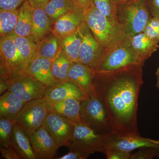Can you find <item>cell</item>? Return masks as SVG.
Segmentation results:
<instances>
[{"mask_svg":"<svg viewBox=\"0 0 159 159\" xmlns=\"http://www.w3.org/2000/svg\"><path fill=\"white\" fill-rule=\"evenodd\" d=\"M18 16L14 34L18 36L29 38L31 35L34 8L28 0L24 2L18 8Z\"/></svg>","mask_w":159,"mask_h":159,"instance_id":"603a6c76","label":"cell"},{"mask_svg":"<svg viewBox=\"0 0 159 159\" xmlns=\"http://www.w3.org/2000/svg\"><path fill=\"white\" fill-rule=\"evenodd\" d=\"M144 66L130 65L112 71L96 72L94 93L105 104L114 134H139L137 120Z\"/></svg>","mask_w":159,"mask_h":159,"instance_id":"6da1fadb","label":"cell"},{"mask_svg":"<svg viewBox=\"0 0 159 159\" xmlns=\"http://www.w3.org/2000/svg\"><path fill=\"white\" fill-rule=\"evenodd\" d=\"M49 113L43 99L27 102L14 119L28 136L43 125Z\"/></svg>","mask_w":159,"mask_h":159,"instance_id":"52a82bcc","label":"cell"},{"mask_svg":"<svg viewBox=\"0 0 159 159\" xmlns=\"http://www.w3.org/2000/svg\"><path fill=\"white\" fill-rule=\"evenodd\" d=\"M80 6L74 0H50L43 9L54 23L64 15Z\"/></svg>","mask_w":159,"mask_h":159,"instance_id":"d4e9b609","label":"cell"},{"mask_svg":"<svg viewBox=\"0 0 159 159\" xmlns=\"http://www.w3.org/2000/svg\"><path fill=\"white\" fill-rule=\"evenodd\" d=\"M152 17L147 0H128L117 6L116 19L125 28L126 37L143 32Z\"/></svg>","mask_w":159,"mask_h":159,"instance_id":"277c9868","label":"cell"},{"mask_svg":"<svg viewBox=\"0 0 159 159\" xmlns=\"http://www.w3.org/2000/svg\"><path fill=\"white\" fill-rule=\"evenodd\" d=\"M84 9L78 6L53 23L51 32L60 39L77 31L84 21Z\"/></svg>","mask_w":159,"mask_h":159,"instance_id":"5bb4252c","label":"cell"},{"mask_svg":"<svg viewBox=\"0 0 159 159\" xmlns=\"http://www.w3.org/2000/svg\"><path fill=\"white\" fill-rule=\"evenodd\" d=\"M96 71L80 62H71L69 67L68 80L74 83L89 97L94 93V80Z\"/></svg>","mask_w":159,"mask_h":159,"instance_id":"9a60e30c","label":"cell"},{"mask_svg":"<svg viewBox=\"0 0 159 159\" xmlns=\"http://www.w3.org/2000/svg\"><path fill=\"white\" fill-rule=\"evenodd\" d=\"M16 123L14 119L0 118V146L8 147L11 145V135Z\"/></svg>","mask_w":159,"mask_h":159,"instance_id":"f546056e","label":"cell"},{"mask_svg":"<svg viewBox=\"0 0 159 159\" xmlns=\"http://www.w3.org/2000/svg\"><path fill=\"white\" fill-rule=\"evenodd\" d=\"M50 0H28L30 5L34 8L44 9Z\"/></svg>","mask_w":159,"mask_h":159,"instance_id":"f35d334b","label":"cell"},{"mask_svg":"<svg viewBox=\"0 0 159 159\" xmlns=\"http://www.w3.org/2000/svg\"><path fill=\"white\" fill-rule=\"evenodd\" d=\"M90 2L101 14L111 19L117 20V6L112 0H90Z\"/></svg>","mask_w":159,"mask_h":159,"instance_id":"4dcf8cb0","label":"cell"},{"mask_svg":"<svg viewBox=\"0 0 159 159\" xmlns=\"http://www.w3.org/2000/svg\"><path fill=\"white\" fill-rule=\"evenodd\" d=\"M29 137L36 159H53L59 148L44 125Z\"/></svg>","mask_w":159,"mask_h":159,"instance_id":"4fadbf2b","label":"cell"},{"mask_svg":"<svg viewBox=\"0 0 159 159\" xmlns=\"http://www.w3.org/2000/svg\"><path fill=\"white\" fill-rule=\"evenodd\" d=\"M88 157L76 151H71L60 157L56 158V159H85Z\"/></svg>","mask_w":159,"mask_h":159,"instance_id":"74e56055","label":"cell"},{"mask_svg":"<svg viewBox=\"0 0 159 159\" xmlns=\"http://www.w3.org/2000/svg\"><path fill=\"white\" fill-rule=\"evenodd\" d=\"M128 1V0H112L114 4L116 6L126 2Z\"/></svg>","mask_w":159,"mask_h":159,"instance_id":"60d3db41","label":"cell"},{"mask_svg":"<svg viewBox=\"0 0 159 159\" xmlns=\"http://www.w3.org/2000/svg\"><path fill=\"white\" fill-rule=\"evenodd\" d=\"M147 2L152 16L159 18V0H147Z\"/></svg>","mask_w":159,"mask_h":159,"instance_id":"8d00e7d4","label":"cell"},{"mask_svg":"<svg viewBox=\"0 0 159 159\" xmlns=\"http://www.w3.org/2000/svg\"><path fill=\"white\" fill-rule=\"evenodd\" d=\"M84 22L96 39L107 52L126 38L124 26L117 20L111 19L101 14L90 2L84 9Z\"/></svg>","mask_w":159,"mask_h":159,"instance_id":"7a4b0ae2","label":"cell"},{"mask_svg":"<svg viewBox=\"0 0 159 159\" xmlns=\"http://www.w3.org/2000/svg\"><path fill=\"white\" fill-rule=\"evenodd\" d=\"M52 61L41 56H36L27 69V74L43 84L46 87L58 83L51 72Z\"/></svg>","mask_w":159,"mask_h":159,"instance_id":"ac0fdd59","label":"cell"},{"mask_svg":"<svg viewBox=\"0 0 159 159\" xmlns=\"http://www.w3.org/2000/svg\"><path fill=\"white\" fill-rule=\"evenodd\" d=\"M107 135L97 133L82 122L76 123L73 137L67 147L69 150L78 152L88 157L95 152L103 153Z\"/></svg>","mask_w":159,"mask_h":159,"instance_id":"8992f818","label":"cell"},{"mask_svg":"<svg viewBox=\"0 0 159 159\" xmlns=\"http://www.w3.org/2000/svg\"><path fill=\"white\" fill-rule=\"evenodd\" d=\"M2 157L6 159H21L17 151L11 145L8 147L0 146Z\"/></svg>","mask_w":159,"mask_h":159,"instance_id":"d590c367","label":"cell"},{"mask_svg":"<svg viewBox=\"0 0 159 159\" xmlns=\"http://www.w3.org/2000/svg\"><path fill=\"white\" fill-rule=\"evenodd\" d=\"M71 61L61 50L59 55L52 61L51 72L58 83L68 80V73Z\"/></svg>","mask_w":159,"mask_h":159,"instance_id":"f1b7e54d","label":"cell"},{"mask_svg":"<svg viewBox=\"0 0 159 159\" xmlns=\"http://www.w3.org/2000/svg\"><path fill=\"white\" fill-rule=\"evenodd\" d=\"M15 44L27 68L38 55V46L29 38L12 35Z\"/></svg>","mask_w":159,"mask_h":159,"instance_id":"484cf974","label":"cell"},{"mask_svg":"<svg viewBox=\"0 0 159 159\" xmlns=\"http://www.w3.org/2000/svg\"><path fill=\"white\" fill-rule=\"evenodd\" d=\"M0 94L8 91L11 84L27 74L25 64L18 51L12 35L0 40Z\"/></svg>","mask_w":159,"mask_h":159,"instance_id":"3957f363","label":"cell"},{"mask_svg":"<svg viewBox=\"0 0 159 159\" xmlns=\"http://www.w3.org/2000/svg\"><path fill=\"white\" fill-rule=\"evenodd\" d=\"M26 102L11 91H6L0 97V118L14 119Z\"/></svg>","mask_w":159,"mask_h":159,"instance_id":"7402d4cb","label":"cell"},{"mask_svg":"<svg viewBox=\"0 0 159 159\" xmlns=\"http://www.w3.org/2000/svg\"><path fill=\"white\" fill-rule=\"evenodd\" d=\"M80 117L83 123L97 133H114L104 102L95 93L80 102Z\"/></svg>","mask_w":159,"mask_h":159,"instance_id":"5b68a950","label":"cell"},{"mask_svg":"<svg viewBox=\"0 0 159 159\" xmlns=\"http://www.w3.org/2000/svg\"><path fill=\"white\" fill-rule=\"evenodd\" d=\"M74 1L77 2L80 6L83 7L84 9L87 8L90 4V0H74Z\"/></svg>","mask_w":159,"mask_h":159,"instance_id":"ab89813d","label":"cell"},{"mask_svg":"<svg viewBox=\"0 0 159 159\" xmlns=\"http://www.w3.org/2000/svg\"><path fill=\"white\" fill-rule=\"evenodd\" d=\"M52 25L53 22L43 9H34L31 35L29 38L38 44L51 32Z\"/></svg>","mask_w":159,"mask_h":159,"instance_id":"d6986e66","label":"cell"},{"mask_svg":"<svg viewBox=\"0 0 159 159\" xmlns=\"http://www.w3.org/2000/svg\"><path fill=\"white\" fill-rule=\"evenodd\" d=\"M77 31L81 40L79 52L80 62L90 67L96 71L107 52L96 39L84 21Z\"/></svg>","mask_w":159,"mask_h":159,"instance_id":"ba28073f","label":"cell"},{"mask_svg":"<svg viewBox=\"0 0 159 159\" xmlns=\"http://www.w3.org/2000/svg\"><path fill=\"white\" fill-rule=\"evenodd\" d=\"M159 157V149L142 148L135 153H132L131 159H151Z\"/></svg>","mask_w":159,"mask_h":159,"instance_id":"d6a6232c","label":"cell"},{"mask_svg":"<svg viewBox=\"0 0 159 159\" xmlns=\"http://www.w3.org/2000/svg\"><path fill=\"white\" fill-rule=\"evenodd\" d=\"M46 88L41 82L26 74L12 83L8 90L28 102L43 98Z\"/></svg>","mask_w":159,"mask_h":159,"instance_id":"7c38bea8","label":"cell"},{"mask_svg":"<svg viewBox=\"0 0 159 159\" xmlns=\"http://www.w3.org/2000/svg\"><path fill=\"white\" fill-rule=\"evenodd\" d=\"M11 145L22 159H36L28 135L16 123L11 135Z\"/></svg>","mask_w":159,"mask_h":159,"instance_id":"44dd1931","label":"cell"},{"mask_svg":"<svg viewBox=\"0 0 159 159\" xmlns=\"http://www.w3.org/2000/svg\"><path fill=\"white\" fill-rule=\"evenodd\" d=\"M81 43V38L77 30L61 39V50L71 62H80Z\"/></svg>","mask_w":159,"mask_h":159,"instance_id":"4316f807","label":"cell"},{"mask_svg":"<svg viewBox=\"0 0 159 159\" xmlns=\"http://www.w3.org/2000/svg\"><path fill=\"white\" fill-rule=\"evenodd\" d=\"M50 112L58 114L70 119L74 123L81 122L80 117V101L75 98L60 101H51L43 98Z\"/></svg>","mask_w":159,"mask_h":159,"instance_id":"e0dca14e","label":"cell"},{"mask_svg":"<svg viewBox=\"0 0 159 159\" xmlns=\"http://www.w3.org/2000/svg\"><path fill=\"white\" fill-rule=\"evenodd\" d=\"M118 148L130 152L142 148L159 149V140L143 138L135 134L121 135L113 133L107 135L106 148Z\"/></svg>","mask_w":159,"mask_h":159,"instance_id":"8fae6325","label":"cell"},{"mask_svg":"<svg viewBox=\"0 0 159 159\" xmlns=\"http://www.w3.org/2000/svg\"><path fill=\"white\" fill-rule=\"evenodd\" d=\"M88 97L77 84L68 80L47 87L43 98L51 101L75 98L82 101Z\"/></svg>","mask_w":159,"mask_h":159,"instance_id":"2e32d148","label":"cell"},{"mask_svg":"<svg viewBox=\"0 0 159 159\" xmlns=\"http://www.w3.org/2000/svg\"><path fill=\"white\" fill-rule=\"evenodd\" d=\"M26 0H0V9L12 10L17 9Z\"/></svg>","mask_w":159,"mask_h":159,"instance_id":"e575fe53","label":"cell"},{"mask_svg":"<svg viewBox=\"0 0 159 159\" xmlns=\"http://www.w3.org/2000/svg\"><path fill=\"white\" fill-rule=\"evenodd\" d=\"M143 32L152 39L159 43V18L154 16L151 18Z\"/></svg>","mask_w":159,"mask_h":159,"instance_id":"1f68e13d","label":"cell"},{"mask_svg":"<svg viewBox=\"0 0 159 159\" xmlns=\"http://www.w3.org/2000/svg\"><path fill=\"white\" fill-rule=\"evenodd\" d=\"M18 9L6 10L0 9V35L6 38L14 34L17 24Z\"/></svg>","mask_w":159,"mask_h":159,"instance_id":"83f0119b","label":"cell"},{"mask_svg":"<svg viewBox=\"0 0 159 159\" xmlns=\"http://www.w3.org/2000/svg\"><path fill=\"white\" fill-rule=\"evenodd\" d=\"M107 159H131L132 153L118 148H107L104 153Z\"/></svg>","mask_w":159,"mask_h":159,"instance_id":"836d02e7","label":"cell"},{"mask_svg":"<svg viewBox=\"0 0 159 159\" xmlns=\"http://www.w3.org/2000/svg\"><path fill=\"white\" fill-rule=\"evenodd\" d=\"M134 64L144 66L145 62L134 52L126 37L119 45L107 53L96 72L114 70Z\"/></svg>","mask_w":159,"mask_h":159,"instance_id":"9c48e42d","label":"cell"},{"mask_svg":"<svg viewBox=\"0 0 159 159\" xmlns=\"http://www.w3.org/2000/svg\"><path fill=\"white\" fill-rule=\"evenodd\" d=\"M75 123L70 119L49 112L43 125L55 140L58 147H67L73 137Z\"/></svg>","mask_w":159,"mask_h":159,"instance_id":"30bf717a","label":"cell"},{"mask_svg":"<svg viewBox=\"0 0 159 159\" xmlns=\"http://www.w3.org/2000/svg\"><path fill=\"white\" fill-rule=\"evenodd\" d=\"M126 38L134 52L144 62L151 57L159 48L158 42L143 32Z\"/></svg>","mask_w":159,"mask_h":159,"instance_id":"ffe728a7","label":"cell"},{"mask_svg":"<svg viewBox=\"0 0 159 159\" xmlns=\"http://www.w3.org/2000/svg\"><path fill=\"white\" fill-rule=\"evenodd\" d=\"M37 46L38 56L46 57L53 61L61 51V40L51 32Z\"/></svg>","mask_w":159,"mask_h":159,"instance_id":"cb8c5ba5","label":"cell"},{"mask_svg":"<svg viewBox=\"0 0 159 159\" xmlns=\"http://www.w3.org/2000/svg\"><path fill=\"white\" fill-rule=\"evenodd\" d=\"M156 76L157 77L156 87L157 88L159 89V66L157 69L156 72Z\"/></svg>","mask_w":159,"mask_h":159,"instance_id":"b9f144b4","label":"cell"}]
</instances>
